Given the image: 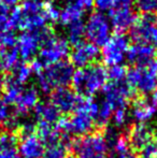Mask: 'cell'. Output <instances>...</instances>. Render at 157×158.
Returning a JSON list of instances; mask_svg holds the SVG:
<instances>
[{
	"label": "cell",
	"instance_id": "cell-1",
	"mask_svg": "<svg viewBox=\"0 0 157 158\" xmlns=\"http://www.w3.org/2000/svg\"><path fill=\"white\" fill-rule=\"evenodd\" d=\"M99 104L92 98H81L71 117H61L56 123L59 132L84 137L93 130Z\"/></svg>",
	"mask_w": 157,
	"mask_h": 158
},
{
	"label": "cell",
	"instance_id": "cell-2",
	"mask_svg": "<svg viewBox=\"0 0 157 158\" xmlns=\"http://www.w3.org/2000/svg\"><path fill=\"white\" fill-rule=\"evenodd\" d=\"M107 69L98 64L74 70L71 84L74 92L84 96H94L107 85Z\"/></svg>",
	"mask_w": 157,
	"mask_h": 158
},
{
	"label": "cell",
	"instance_id": "cell-3",
	"mask_svg": "<svg viewBox=\"0 0 157 158\" xmlns=\"http://www.w3.org/2000/svg\"><path fill=\"white\" fill-rule=\"evenodd\" d=\"M73 72V66L67 60L45 67L44 70L37 75L39 89L44 94H48L57 88L67 87L71 83Z\"/></svg>",
	"mask_w": 157,
	"mask_h": 158
},
{
	"label": "cell",
	"instance_id": "cell-4",
	"mask_svg": "<svg viewBox=\"0 0 157 158\" xmlns=\"http://www.w3.org/2000/svg\"><path fill=\"white\" fill-rule=\"evenodd\" d=\"M70 44L66 38L60 35H55L51 30H48L45 37L42 40L39 50V59L45 66L57 64L65 60L69 54Z\"/></svg>",
	"mask_w": 157,
	"mask_h": 158
},
{
	"label": "cell",
	"instance_id": "cell-5",
	"mask_svg": "<svg viewBox=\"0 0 157 158\" xmlns=\"http://www.w3.org/2000/svg\"><path fill=\"white\" fill-rule=\"evenodd\" d=\"M126 84L143 95L153 94L157 88V72L153 63L144 67H132L126 73Z\"/></svg>",
	"mask_w": 157,
	"mask_h": 158
},
{
	"label": "cell",
	"instance_id": "cell-6",
	"mask_svg": "<svg viewBox=\"0 0 157 158\" xmlns=\"http://www.w3.org/2000/svg\"><path fill=\"white\" fill-rule=\"evenodd\" d=\"M41 0H25L19 8L21 19L19 28L23 31H40L45 29L46 21Z\"/></svg>",
	"mask_w": 157,
	"mask_h": 158
},
{
	"label": "cell",
	"instance_id": "cell-7",
	"mask_svg": "<svg viewBox=\"0 0 157 158\" xmlns=\"http://www.w3.org/2000/svg\"><path fill=\"white\" fill-rule=\"evenodd\" d=\"M85 38L96 46H103L112 37V27L108 16L102 12H93L84 23Z\"/></svg>",
	"mask_w": 157,
	"mask_h": 158
},
{
	"label": "cell",
	"instance_id": "cell-8",
	"mask_svg": "<svg viewBox=\"0 0 157 158\" xmlns=\"http://www.w3.org/2000/svg\"><path fill=\"white\" fill-rule=\"evenodd\" d=\"M70 146L76 158H102L105 156L108 146L105 137L101 133H92L76 139Z\"/></svg>",
	"mask_w": 157,
	"mask_h": 158
},
{
	"label": "cell",
	"instance_id": "cell-9",
	"mask_svg": "<svg viewBox=\"0 0 157 158\" xmlns=\"http://www.w3.org/2000/svg\"><path fill=\"white\" fill-rule=\"evenodd\" d=\"M129 46V39L125 35L116 33L112 35L100 51L103 63L109 67L122 64L126 59Z\"/></svg>",
	"mask_w": 157,
	"mask_h": 158
},
{
	"label": "cell",
	"instance_id": "cell-10",
	"mask_svg": "<svg viewBox=\"0 0 157 158\" xmlns=\"http://www.w3.org/2000/svg\"><path fill=\"white\" fill-rule=\"evenodd\" d=\"M130 38L136 43L157 46V22L153 15H142L137 19L130 29Z\"/></svg>",
	"mask_w": 157,
	"mask_h": 158
},
{
	"label": "cell",
	"instance_id": "cell-11",
	"mask_svg": "<svg viewBox=\"0 0 157 158\" xmlns=\"http://www.w3.org/2000/svg\"><path fill=\"white\" fill-rule=\"evenodd\" d=\"M48 29L45 28L40 31H23L17 37L16 50L19 52V58L24 60L34 59L39 53L42 40L48 33Z\"/></svg>",
	"mask_w": 157,
	"mask_h": 158
},
{
	"label": "cell",
	"instance_id": "cell-12",
	"mask_svg": "<svg viewBox=\"0 0 157 158\" xmlns=\"http://www.w3.org/2000/svg\"><path fill=\"white\" fill-rule=\"evenodd\" d=\"M103 97L105 101L110 106L116 109H126L130 99L134 96V90L126 83H110L103 88Z\"/></svg>",
	"mask_w": 157,
	"mask_h": 158
},
{
	"label": "cell",
	"instance_id": "cell-13",
	"mask_svg": "<svg viewBox=\"0 0 157 158\" xmlns=\"http://www.w3.org/2000/svg\"><path fill=\"white\" fill-rule=\"evenodd\" d=\"M100 56V50L98 46L89 42H81L78 45H74L73 50L70 53L72 66L78 67V69L86 68L93 64Z\"/></svg>",
	"mask_w": 157,
	"mask_h": 158
},
{
	"label": "cell",
	"instance_id": "cell-14",
	"mask_svg": "<svg viewBox=\"0 0 157 158\" xmlns=\"http://www.w3.org/2000/svg\"><path fill=\"white\" fill-rule=\"evenodd\" d=\"M109 19L112 29L116 33H123L131 29L137 21L136 12L132 8H112L109 11Z\"/></svg>",
	"mask_w": 157,
	"mask_h": 158
},
{
	"label": "cell",
	"instance_id": "cell-15",
	"mask_svg": "<svg viewBox=\"0 0 157 158\" xmlns=\"http://www.w3.org/2000/svg\"><path fill=\"white\" fill-rule=\"evenodd\" d=\"M21 158H42L45 152L44 142L35 132L22 135L17 145Z\"/></svg>",
	"mask_w": 157,
	"mask_h": 158
},
{
	"label": "cell",
	"instance_id": "cell-16",
	"mask_svg": "<svg viewBox=\"0 0 157 158\" xmlns=\"http://www.w3.org/2000/svg\"><path fill=\"white\" fill-rule=\"evenodd\" d=\"M81 97L74 90L69 89L68 87L57 88L52 93L51 102L58 109L59 112L69 113L74 111L78 106Z\"/></svg>",
	"mask_w": 157,
	"mask_h": 158
},
{
	"label": "cell",
	"instance_id": "cell-17",
	"mask_svg": "<svg viewBox=\"0 0 157 158\" xmlns=\"http://www.w3.org/2000/svg\"><path fill=\"white\" fill-rule=\"evenodd\" d=\"M156 54V48L154 46L134 43L129 46L126 58L130 64H134V67H144L153 63Z\"/></svg>",
	"mask_w": 157,
	"mask_h": 158
},
{
	"label": "cell",
	"instance_id": "cell-18",
	"mask_svg": "<svg viewBox=\"0 0 157 158\" xmlns=\"http://www.w3.org/2000/svg\"><path fill=\"white\" fill-rule=\"evenodd\" d=\"M157 113V106L151 97L141 98L134 102L131 110V116L139 124H145L151 121Z\"/></svg>",
	"mask_w": 157,
	"mask_h": 158
},
{
	"label": "cell",
	"instance_id": "cell-19",
	"mask_svg": "<svg viewBox=\"0 0 157 158\" xmlns=\"http://www.w3.org/2000/svg\"><path fill=\"white\" fill-rule=\"evenodd\" d=\"M39 103V92L36 87H27L23 88L19 99L16 100L15 106V114L17 116H24L27 114L29 111L36 108Z\"/></svg>",
	"mask_w": 157,
	"mask_h": 158
},
{
	"label": "cell",
	"instance_id": "cell-20",
	"mask_svg": "<svg viewBox=\"0 0 157 158\" xmlns=\"http://www.w3.org/2000/svg\"><path fill=\"white\" fill-rule=\"evenodd\" d=\"M152 135L153 133L150 127H147L145 124H138L131 128L128 141L130 146H132L134 150L141 151L152 140Z\"/></svg>",
	"mask_w": 157,
	"mask_h": 158
},
{
	"label": "cell",
	"instance_id": "cell-21",
	"mask_svg": "<svg viewBox=\"0 0 157 158\" xmlns=\"http://www.w3.org/2000/svg\"><path fill=\"white\" fill-rule=\"evenodd\" d=\"M34 110L39 123H48L53 125L60 118V112L51 101L40 102Z\"/></svg>",
	"mask_w": 157,
	"mask_h": 158
},
{
	"label": "cell",
	"instance_id": "cell-22",
	"mask_svg": "<svg viewBox=\"0 0 157 158\" xmlns=\"http://www.w3.org/2000/svg\"><path fill=\"white\" fill-rule=\"evenodd\" d=\"M0 158H21L17 150V139L13 133L0 135Z\"/></svg>",
	"mask_w": 157,
	"mask_h": 158
},
{
	"label": "cell",
	"instance_id": "cell-23",
	"mask_svg": "<svg viewBox=\"0 0 157 158\" xmlns=\"http://www.w3.org/2000/svg\"><path fill=\"white\" fill-rule=\"evenodd\" d=\"M85 13L76 6H73L70 2L64 6V8L60 10V15H59V21L60 24L65 27H68L69 25H72L78 22H82Z\"/></svg>",
	"mask_w": 157,
	"mask_h": 158
},
{
	"label": "cell",
	"instance_id": "cell-24",
	"mask_svg": "<svg viewBox=\"0 0 157 158\" xmlns=\"http://www.w3.org/2000/svg\"><path fill=\"white\" fill-rule=\"evenodd\" d=\"M19 64V55L16 48L1 51L0 56V70L3 72H13Z\"/></svg>",
	"mask_w": 157,
	"mask_h": 158
},
{
	"label": "cell",
	"instance_id": "cell-25",
	"mask_svg": "<svg viewBox=\"0 0 157 158\" xmlns=\"http://www.w3.org/2000/svg\"><path fill=\"white\" fill-rule=\"evenodd\" d=\"M36 129L38 131L40 139L44 143H48V145L57 143L58 140L60 139V132L56 128V126H53L48 123H39Z\"/></svg>",
	"mask_w": 157,
	"mask_h": 158
},
{
	"label": "cell",
	"instance_id": "cell-26",
	"mask_svg": "<svg viewBox=\"0 0 157 158\" xmlns=\"http://www.w3.org/2000/svg\"><path fill=\"white\" fill-rule=\"evenodd\" d=\"M22 90H23L22 85L16 83L12 77L6 80L3 89V102L6 106H9V104L14 106L16 100L19 99V95H21Z\"/></svg>",
	"mask_w": 157,
	"mask_h": 158
},
{
	"label": "cell",
	"instance_id": "cell-27",
	"mask_svg": "<svg viewBox=\"0 0 157 158\" xmlns=\"http://www.w3.org/2000/svg\"><path fill=\"white\" fill-rule=\"evenodd\" d=\"M66 40L69 42V44L78 45L81 42H83V39L85 38V28H84L83 22H78L72 25H69L66 29Z\"/></svg>",
	"mask_w": 157,
	"mask_h": 158
},
{
	"label": "cell",
	"instance_id": "cell-28",
	"mask_svg": "<svg viewBox=\"0 0 157 158\" xmlns=\"http://www.w3.org/2000/svg\"><path fill=\"white\" fill-rule=\"evenodd\" d=\"M110 148L113 150L114 154L118 158H126L129 155L130 144L128 141V138L124 137V135H118V137L116 138L115 141L112 143Z\"/></svg>",
	"mask_w": 157,
	"mask_h": 158
},
{
	"label": "cell",
	"instance_id": "cell-29",
	"mask_svg": "<svg viewBox=\"0 0 157 158\" xmlns=\"http://www.w3.org/2000/svg\"><path fill=\"white\" fill-rule=\"evenodd\" d=\"M14 75L12 79L14 80L16 83H19V85L26 84L32 77V70L30 68V64H19L16 68L13 71Z\"/></svg>",
	"mask_w": 157,
	"mask_h": 158
},
{
	"label": "cell",
	"instance_id": "cell-30",
	"mask_svg": "<svg viewBox=\"0 0 157 158\" xmlns=\"http://www.w3.org/2000/svg\"><path fill=\"white\" fill-rule=\"evenodd\" d=\"M42 158H68L67 145L63 142L51 144L48 148H45V152Z\"/></svg>",
	"mask_w": 157,
	"mask_h": 158
},
{
	"label": "cell",
	"instance_id": "cell-31",
	"mask_svg": "<svg viewBox=\"0 0 157 158\" xmlns=\"http://www.w3.org/2000/svg\"><path fill=\"white\" fill-rule=\"evenodd\" d=\"M114 110L108 102H105L103 100L101 102V104H99V110L98 114L96 116V123L99 126H105L109 121L112 118V114H113Z\"/></svg>",
	"mask_w": 157,
	"mask_h": 158
},
{
	"label": "cell",
	"instance_id": "cell-32",
	"mask_svg": "<svg viewBox=\"0 0 157 158\" xmlns=\"http://www.w3.org/2000/svg\"><path fill=\"white\" fill-rule=\"evenodd\" d=\"M16 28L14 21L11 15V10L4 9L0 6V32L13 31Z\"/></svg>",
	"mask_w": 157,
	"mask_h": 158
},
{
	"label": "cell",
	"instance_id": "cell-33",
	"mask_svg": "<svg viewBox=\"0 0 157 158\" xmlns=\"http://www.w3.org/2000/svg\"><path fill=\"white\" fill-rule=\"evenodd\" d=\"M126 73H127V69L123 64L112 66L107 70L108 79L111 80V83H121L126 77Z\"/></svg>",
	"mask_w": 157,
	"mask_h": 158
},
{
	"label": "cell",
	"instance_id": "cell-34",
	"mask_svg": "<svg viewBox=\"0 0 157 158\" xmlns=\"http://www.w3.org/2000/svg\"><path fill=\"white\" fill-rule=\"evenodd\" d=\"M134 4L143 15H153L157 12V0H136Z\"/></svg>",
	"mask_w": 157,
	"mask_h": 158
},
{
	"label": "cell",
	"instance_id": "cell-35",
	"mask_svg": "<svg viewBox=\"0 0 157 158\" xmlns=\"http://www.w3.org/2000/svg\"><path fill=\"white\" fill-rule=\"evenodd\" d=\"M43 13L46 21L50 23H56L59 21V15H60V9L53 2H46L43 6Z\"/></svg>",
	"mask_w": 157,
	"mask_h": 158
},
{
	"label": "cell",
	"instance_id": "cell-36",
	"mask_svg": "<svg viewBox=\"0 0 157 158\" xmlns=\"http://www.w3.org/2000/svg\"><path fill=\"white\" fill-rule=\"evenodd\" d=\"M17 37L13 31L0 32V50H10L16 48Z\"/></svg>",
	"mask_w": 157,
	"mask_h": 158
},
{
	"label": "cell",
	"instance_id": "cell-37",
	"mask_svg": "<svg viewBox=\"0 0 157 158\" xmlns=\"http://www.w3.org/2000/svg\"><path fill=\"white\" fill-rule=\"evenodd\" d=\"M128 119V114L126 109H116L114 110L113 114H112V121H113V124L115 125V127H123L127 123Z\"/></svg>",
	"mask_w": 157,
	"mask_h": 158
},
{
	"label": "cell",
	"instance_id": "cell-38",
	"mask_svg": "<svg viewBox=\"0 0 157 158\" xmlns=\"http://www.w3.org/2000/svg\"><path fill=\"white\" fill-rule=\"evenodd\" d=\"M141 158H157V140L152 139L141 150Z\"/></svg>",
	"mask_w": 157,
	"mask_h": 158
},
{
	"label": "cell",
	"instance_id": "cell-39",
	"mask_svg": "<svg viewBox=\"0 0 157 158\" xmlns=\"http://www.w3.org/2000/svg\"><path fill=\"white\" fill-rule=\"evenodd\" d=\"M67 2H70L80 10H82L84 13L89 12L95 8V2L94 0H68Z\"/></svg>",
	"mask_w": 157,
	"mask_h": 158
},
{
	"label": "cell",
	"instance_id": "cell-40",
	"mask_svg": "<svg viewBox=\"0 0 157 158\" xmlns=\"http://www.w3.org/2000/svg\"><path fill=\"white\" fill-rule=\"evenodd\" d=\"M95 6L99 10V12L110 11L114 6V0H94Z\"/></svg>",
	"mask_w": 157,
	"mask_h": 158
},
{
	"label": "cell",
	"instance_id": "cell-41",
	"mask_svg": "<svg viewBox=\"0 0 157 158\" xmlns=\"http://www.w3.org/2000/svg\"><path fill=\"white\" fill-rule=\"evenodd\" d=\"M9 116H10V112H9V108L3 100L0 99V126L6 123Z\"/></svg>",
	"mask_w": 157,
	"mask_h": 158
},
{
	"label": "cell",
	"instance_id": "cell-42",
	"mask_svg": "<svg viewBox=\"0 0 157 158\" xmlns=\"http://www.w3.org/2000/svg\"><path fill=\"white\" fill-rule=\"evenodd\" d=\"M30 68H31L32 72L36 73V74L38 75L39 73H41L42 71L44 70V68H45V64L42 63L39 58H36V59H32L31 64H30Z\"/></svg>",
	"mask_w": 157,
	"mask_h": 158
},
{
	"label": "cell",
	"instance_id": "cell-43",
	"mask_svg": "<svg viewBox=\"0 0 157 158\" xmlns=\"http://www.w3.org/2000/svg\"><path fill=\"white\" fill-rule=\"evenodd\" d=\"M136 0H114L113 8H132Z\"/></svg>",
	"mask_w": 157,
	"mask_h": 158
},
{
	"label": "cell",
	"instance_id": "cell-44",
	"mask_svg": "<svg viewBox=\"0 0 157 158\" xmlns=\"http://www.w3.org/2000/svg\"><path fill=\"white\" fill-rule=\"evenodd\" d=\"M19 1V0H0V6L8 10H12V9L16 8Z\"/></svg>",
	"mask_w": 157,
	"mask_h": 158
},
{
	"label": "cell",
	"instance_id": "cell-45",
	"mask_svg": "<svg viewBox=\"0 0 157 158\" xmlns=\"http://www.w3.org/2000/svg\"><path fill=\"white\" fill-rule=\"evenodd\" d=\"M4 84H6V79L0 77V95L2 94V92H3V89H4Z\"/></svg>",
	"mask_w": 157,
	"mask_h": 158
},
{
	"label": "cell",
	"instance_id": "cell-46",
	"mask_svg": "<svg viewBox=\"0 0 157 158\" xmlns=\"http://www.w3.org/2000/svg\"><path fill=\"white\" fill-rule=\"evenodd\" d=\"M151 98L153 99V101L155 102V104H156V106H157V92H154L153 94H152Z\"/></svg>",
	"mask_w": 157,
	"mask_h": 158
},
{
	"label": "cell",
	"instance_id": "cell-47",
	"mask_svg": "<svg viewBox=\"0 0 157 158\" xmlns=\"http://www.w3.org/2000/svg\"><path fill=\"white\" fill-rule=\"evenodd\" d=\"M126 158H139L138 156H136V155H132V154H129Z\"/></svg>",
	"mask_w": 157,
	"mask_h": 158
},
{
	"label": "cell",
	"instance_id": "cell-48",
	"mask_svg": "<svg viewBox=\"0 0 157 158\" xmlns=\"http://www.w3.org/2000/svg\"><path fill=\"white\" fill-rule=\"evenodd\" d=\"M153 64H154V67H155L156 72H157V61H153Z\"/></svg>",
	"mask_w": 157,
	"mask_h": 158
},
{
	"label": "cell",
	"instance_id": "cell-49",
	"mask_svg": "<svg viewBox=\"0 0 157 158\" xmlns=\"http://www.w3.org/2000/svg\"><path fill=\"white\" fill-rule=\"evenodd\" d=\"M102 158H113V157H112V156H103Z\"/></svg>",
	"mask_w": 157,
	"mask_h": 158
},
{
	"label": "cell",
	"instance_id": "cell-50",
	"mask_svg": "<svg viewBox=\"0 0 157 158\" xmlns=\"http://www.w3.org/2000/svg\"><path fill=\"white\" fill-rule=\"evenodd\" d=\"M0 56H1V50H0Z\"/></svg>",
	"mask_w": 157,
	"mask_h": 158
},
{
	"label": "cell",
	"instance_id": "cell-51",
	"mask_svg": "<svg viewBox=\"0 0 157 158\" xmlns=\"http://www.w3.org/2000/svg\"><path fill=\"white\" fill-rule=\"evenodd\" d=\"M156 22H157V17H156Z\"/></svg>",
	"mask_w": 157,
	"mask_h": 158
},
{
	"label": "cell",
	"instance_id": "cell-52",
	"mask_svg": "<svg viewBox=\"0 0 157 158\" xmlns=\"http://www.w3.org/2000/svg\"><path fill=\"white\" fill-rule=\"evenodd\" d=\"M156 131H157V130H156Z\"/></svg>",
	"mask_w": 157,
	"mask_h": 158
}]
</instances>
